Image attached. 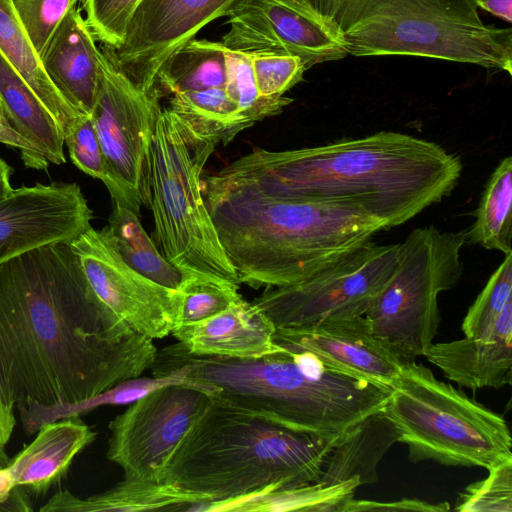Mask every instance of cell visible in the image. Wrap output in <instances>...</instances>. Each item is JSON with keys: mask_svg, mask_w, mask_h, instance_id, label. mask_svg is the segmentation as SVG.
<instances>
[{"mask_svg": "<svg viewBox=\"0 0 512 512\" xmlns=\"http://www.w3.org/2000/svg\"><path fill=\"white\" fill-rule=\"evenodd\" d=\"M157 351L98 302L69 242L0 264V387L15 405L87 400L141 376Z\"/></svg>", "mask_w": 512, "mask_h": 512, "instance_id": "1", "label": "cell"}, {"mask_svg": "<svg viewBox=\"0 0 512 512\" xmlns=\"http://www.w3.org/2000/svg\"><path fill=\"white\" fill-rule=\"evenodd\" d=\"M461 172L459 157L438 144L381 131L316 147L257 148L206 179L283 199L349 202L388 229L448 196Z\"/></svg>", "mask_w": 512, "mask_h": 512, "instance_id": "2", "label": "cell"}, {"mask_svg": "<svg viewBox=\"0 0 512 512\" xmlns=\"http://www.w3.org/2000/svg\"><path fill=\"white\" fill-rule=\"evenodd\" d=\"M258 358L196 355L177 342L157 351L152 375L182 377L230 406L290 429L337 437L383 410L389 386L323 364L277 330Z\"/></svg>", "mask_w": 512, "mask_h": 512, "instance_id": "3", "label": "cell"}, {"mask_svg": "<svg viewBox=\"0 0 512 512\" xmlns=\"http://www.w3.org/2000/svg\"><path fill=\"white\" fill-rule=\"evenodd\" d=\"M203 195L239 283L252 288L301 282L386 225L342 201L271 197L205 178Z\"/></svg>", "mask_w": 512, "mask_h": 512, "instance_id": "4", "label": "cell"}, {"mask_svg": "<svg viewBox=\"0 0 512 512\" xmlns=\"http://www.w3.org/2000/svg\"><path fill=\"white\" fill-rule=\"evenodd\" d=\"M339 436L287 428L212 397L182 439L162 482L230 501L317 483Z\"/></svg>", "mask_w": 512, "mask_h": 512, "instance_id": "5", "label": "cell"}, {"mask_svg": "<svg viewBox=\"0 0 512 512\" xmlns=\"http://www.w3.org/2000/svg\"><path fill=\"white\" fill-rule=\"evenodd\" d=\"M346 54L419 56L512 73V29L485 25L475 0H313Z\"/></svg>", "mask_w": 512, "mask_h": 512, "instance_id": "6", "label": "cell"}, {"mask_svg": "<svg viewBox=\"0 0 512 512\" xmlns=\"http://www.w3.org/2000/svg\"><path fill=\"white\" fill-rule=\"evenodd\" d=\"M219 143L161 108L150 150L151 205L162 255L184 278L239 285L205 204L202 172Z\"/></svg>", "mask_w": 512, "mask_h": 512, "instance_id": "7", "label": "cell"}, {"mask_svg": "<svg viewBox=\"0 0 512 512\" xmlns=\"http://www.w3.org/2000/svg\"><path fill=\"white\" fill-rule=\"evenodd\" d=\"M390 388L384 410L399 430V442L408 446L411 462L489 470L512 458L505 419L438 380L429 368L408 361Z\"/></svg>", "mask_w": 512, "mask_h": 512, "instance_id": "8", "label": "cell"}, {"mask_svg": "<svg viewBox=\"0 0 512 512\" xmlns=\"http://www.w3.org/2000/svg\"><path fill=\"white\" fill-rule=\"evenodd\" d=\"M465 231L435 226L414 229L400 243L393 276L364 316L376 336L387 340L406 360L424 356L440 322L437 297L461 278Z\"/></svg>", "mask_w": 512, "mask_h": 512, "instance_id": "9", "label": "cell"}, {"mask_svg": "<svg viewBox=\"0 0 512 512\" xmlns=\"http://www.w3.org/2000/svg\"><path fill=\"white\" fill-rule=\"evenodd\" d=\"M399 249L367 241L301 282L266 288L252 303L276 328L364 316L393 276Z\"/></svg>", "mask_w": 512, "mask_h": 512, "instance_id": "10", "label": "cell"}, {"mask_svg": "<svg viewBox=\"0 0 512 512\" xmlns=\"http://www.w3.org/2000/svg\"><path fill=\"white\" fill-rule=\"evenodd\" d=\"M156 90L138 88L100 52V84L91 118L110 175L137 215L151 205L150 150L161 107Z\"/></svg>", "mask_w": 512, "mask_h": 512, "instance_id": "11", "label": "cell"}, {"mask_svg": "<svg viewBox=\"0 0 512 512\" xmlns=\"http://www.w3.org/2000/svg\"><path fill=\"white\" fill-rule=\"evenodd\" d=\"M211 403V394L186 383L150 392L109 423L107 459L126 479L162 482L172 454Z\"/></svg>", "mask_w": 512, "mask_h": 512, "instance_id": "12", "label": "cell"}, {"mask_svg": "<svg viewBox=\"0 0 512 512\" xmlns=\"http://www.w3.org/2000/svg\"><path fill=\"white\" fill-rule=\"evenodd\" d=\"M98 302L139 333L162 339L178 324L181 293L132 269L105 226L89 227L69 242Z\"/></svg>", "mask_w": 512, "mask_h": 512, "instance_id": "13", "label": "cell"}, {"mask_svg": "<svg viewBox=\"0 0 512 512\" xmlns=\"http://www.w3.org/2000/svg\"><path fill=\"white\" fill-rule=\"evenodd\" d=\"M237 0H140L122 43L105 51L138 88L155 90L167 60L211 21L226 16Z\"/></svg>", "mask_w": 512, "mask_h": 512, "instance_id": "14", "label": "cell"}, {"mask_svg": "<svg viewBox=\"0 0 512 512\" xmlns=\"http://www.w3.org/2000/svg\"><path fill=\"white\" fill-rule=\"evenodd\" d=\"M222 44L236 51L294 55L308 70L347 54L331 35L313 0H237Z\"/></svg>", "mask_w": 512, "mask_h": 512, "instance_id": "15", "label": "cell"}, {"mask_svg": "<svg viewBox=\"0 0 512 512\" xmlns=\"http://www.w3.org/2000/svg\"><path fill=\"white\" fill-rule=\"evenodd\" d=\"M92 218L77 183L13 189L0 200V264L44 245L71 242L91 227Z\"/></svg>", "mask_w": 512, "mask_h": 512, "instance_id": "16", "label": "cell"}, {"mask_svg": "<svg viewBox=\"0 0 512 512\" xmlns=\"http://www.w3.org/2000/svg\"><path fill=\"white\" fill-rule=\"evenodd\" d=\"M276 330L326 366L389 387L409 361L387 340L374 334L365 316Z\"/></svg>", "mask_w": 512, "mask_h": 512, "instance_id": "17", "label": "cell"}, {"mask_svg": "<svg viewBox=\"0 0 512 512\" xmlns=\"http://www.w3.org/2000/svg\"><path fill=\"white\" fill-rule=\"evenodd\" d=\"M275 331L259 308L241 298L210 318L176 325L171 334L192 354L249 359L277 349Z\"/></svg>", "mask_w": 512, "mask_h": 512, "instance_id": "18", "label": "cell"}, {"mask_svg": "<svg viewBox=\"0 0 512 512\" xmlns=\"http://www.w3.org/2000/svg\"><path fill=\"white\" fill-rule=\"evenodd\" d=\"M451 381L469 389L501 388L512 380V304L485 338L468 337L433 344L424 355Z\"/></svg>", "mask_w": 512, "mask_h": 512, "instance_id": "19", "label": "cell"}, {"mask_svg": "<svg viewBox=\"0 0 512 512\" xmlns=\"http://www.w3.org/2000/svg\"><path fill=\"white\" fill-rule=\"evenodd\" d=\"M100 52L81 9L74 7L61 20L41 57L52 83L81 114L91 115L97 98Z\"/></svg>", "mask_w": 512, "mask_h": 512, "instance_id": "20", "label": "cell"}, {"mask_svg": "<svg viewBox=\"0 0 512 512\" xmlns=\"http://www.w3.org/2000/svg\"><path fill=\"white\" fill-rule=\"evenodd\" d=\"M96 433L79 417H67L41 426L35 438L9 459L15 485L31 497L47 493L62 481L75 457Z\"/></svg>", "mask_w": 512, "mask_h": 512, "instance_id": "21", "label": "cell"}, {"mask_svg": "<svg viewBox=\"0 0 512 512\" xmlns=\"http://www.w3.org/2000/svg\"><path fill=\"white\" fill-rule=\"evenodd\" d=\"M399 439V430L384 409L367 416L338 437L318 483L332 486L354 478L360 485L377 482L379 461Z\"/></svg>", "mask_w": 512, "mask_h": 512, "instance_id": "22", "label": "cell"}, {"mask_svg": "<svg viewBox=\"0 0 512 512\" xmlns=\"http://www.w3.org/2000/svg\"><path fill=\"white\" fill-rule=\"evenodd\" d=\"M205 502L208 500L204 496L171 483L124 478L113 488L87 498H80L69 490H59L39 511H191L194 505Z\"/></svg>", "mask_w": 512, "mask_h": 512, "instance_id": "23", "label": "cell"}, {"mask_svg": "<svg viewBox=\"0 0 512 512\" xmlns=\"http://www.w3.org/2000/svg\"><path fill=\"white\" fill-rule=\"evenodd\" d=\"M0 97L9 123L49 163L66 162L56 119L0 52Z\"/></svg>", "mask_w": 512, "mask_h": 512, "instance_id": "24", "label": "cell"}, {"mask_svg": "<svg viewBox=\"0 0 512 512\" xmlns=\"http://www.w3.org/2000/svg\"><path fill=\"white\" fill-rule=\"evenodd\" d=\"M0 52L59 124L63 135L81 114L48 77L12 0H0Z\"/></svg>", "mask_w": 512, "mask_h": 512, "instance_id": "25", "label": "cell"}, {"mask_svg": "<svg viewBox=\"0 0 512 512\" xmlns=\"http://www.w3.org/2000/svg\"><path fill=\"white\" fill-rule=\"evenodd\" d=\"M225 46L222 42L191 40L160 69L155 84L158 96L182 91L224 88Z\"/></svg>", "mask_w": 512, "mask_h": 512, "instance_id": "26", "label": "cell"}, {"mask_svg": "<svg viewBox=\"0 0 512 512\" xmlns=\"http://www.w3.org/2000/svg\"><path fill=\"white\" fill-rule=\"evenodd\" d=\"M106 227L119 254L132 269L164 287L180 288L184 276L156 248L142 227L139 215L113 202Z\"/></svg>", "mask_w": 512, "mask_h": 512, "instance_id": "27", "label": "cell"}, {"mask_svg": "<svg viewBox=\"0 0 512 512\" xmlns=\"http://www.w3.org/2000/svg\"><path fill=\"white\" fill-rule=\"evenodd\" d=\"M512 157L500 161L491 174L466 239L504 255L512 252Z\"/></svg>", "mask_w": 512, "mask_h": 512, "instance_id": "28", "label": "cell"}, {"mask_svg": "<svg viewBox=\"0 0 512 512\" xmlns=\"http://www.w3.org/2000/svg\"><path fill=\"white\" fill-rule=\"evenodd\" d=\"M360 486L358 478L332 486L313 483L230 501H209L203 511H334Z\"/></svg>", "mask_w": 512, "mask_h": 512, "instance_id": "29", "label": "cell"}, {"mask_svg": "<svg viewBox=\"0 0 512 512\" xmlns=\"http://www.w3.org/2000/svg\"><path fill=\"white\" fill-rule=\"evenodd\" d=\"M168 108L197 133L223 145L250 127L224 88L174 93Z\"/></svg>", "mask_w": 512, "mask_h": 512, "instance_id": "30", "label": "cell"}, {"mask_svg": "<svg viewBox=\"0 0 512 512\" xmlns=\"http://www.w3.org/2000/svg\"><path fill=\"white\" fill-rule=\"evenodd\" d=\"M226 81L224 89L238 105L245 121L251 127L257 121L280 114L293 99L263 97L255 83L250 53L225 47Z\"/></svg>", "mask_w": 512, "mask_h": 512, "instance_id": "31", "label": "cell"}, {"mask_svg": "<svg viewBox=\"0 0 512 512\" xmlns=\"http://www.w3.org/2000/svg\"><path fill=\"white\" fill-rule=\"evenodd\" d=\"M512 301V252L490 276L483 290L469 307L461 328L465 336L485 338L497 318Z\"/></svg>", "mask_w": 512, "mask_h": 512, "instance_id": "32", "label": "cell"}, {"mask_svg": "<svg viewBox=\"0 0 512 512\" xmlns=\"http://www.w3.org/2000/svg\"><path fill=\"white\" fill-rule=\"evenodd\" d=\"M238 288L239 285L221 279L185 278L178 289L181 293L178 324L202 321L223 312L243 298Z\"/></svg>", "mask_w": 512, "mask_h": 512, "instance_id": "33", "label": "cell"}, {"mask_svg": "<svg viewBox=\"0 0 512 512\" xmlns=\"http://www.w3.org/2000/svg\"><path fill=\"white\" fill-rule=\"evenodd\" d=\"M64 142L73 164L85 174L101 180L113 202L125 205L124 197L110 175L91 115L77 117L65 131Z\"/></svg>", "mask_w": 512, "mask_h": 512, "instance_id": "34", "label": "cell"}, {"mask_svg": "<svg viewBox=\"0 0 512 512\" xmlns=\"http://www.w3.org/2000/svg\"><path fill=\"white\" fill-rule=\"evenodd\" d=\"M488 471V477L471 483L459 494L455 510L512 512V458Z\"/></svg>", "mask_w": 512, "mask_h": 512, "instance_id": "35", "label": "cell"}, {"mask_svg": "<svg viewBox=\"0 0 512 512\" xmlns=\"http://www.w3.org/2000/svg\"><path fill=\"white\" fill-rule=\"evenodd\" d=\"M250 53L252 71L263 97L278 98L302 81L307 70L297 56L266 51Z\"/></svg>", "mask_w": 512, "mask_h": 512, "instance_id": "36", "label": "cell"}, {"mask_svg": "<svg viewBox=\"0 0 512 512\" xmlns=\"http://www.w3.org/2000/svg\"><path fill=\"white\" fill-rule=\"evenodd\" d=\"M81 0H12L36 52L42 57L61 20Z\"/></svg>", "mask_w": 512, "mask_h": 512, "instance_id": "37", "label": "cell"}, {"mask_svg": "<svg viewBox=\"0 0 512 512\" xmlns=\"http://www.w3.org/2000/svg\"><path fill=\"white\" fill-rule=\"evenodd\" d=\"M81 11L96 41L115 49L123 41L127 23L140 0H81Z\"/></svg>", "mask_w": 512, "mask_h": 512, "instance_id": "38", "label": "cell"}, {"mask_svg": "<svg viewBox=\"0 0 512 512\" xmlns=\"http://www.w3.org/2000/svg\"><path fill=\"white\" fill-rule=\"evenodd\" d=\"M450 509L447 502L431 504L417 498H402L393 502H378L372 500H355L349 497L338 506L337 512L356 511H425L445 512Z\"/></svg>", "mask_w": 512, "mask_h": 512, "instance_id": "39", "label": "cell"}, {"mask_svg": "<svg viewBox=\"0 0 512 512\" xmlns=\"http://www.w3.org/2000/svg\"><path fill=\"white\" fill-rule=\"evenodd\" d=\"M0 143L20 151L24 165L28 168L45 170L49 162L41 157L35 149L21 137L11 126L0 97Z\"/></svg>", "mask_w": 512, "mask_h": 512, "instance_id": "40", "label": "cell"}, {"mask_svg": "<svg viewBox=\"0 0 512 512\" xmlns=\"http://www.w3.org/2000/svg\"><path fill=\"white\" fill-rule=\"evenodd\" d=\"M15 404L9 401L0 387V450H5L16 425Z\"/></svg>", "mask_w": 512, "mask_h": 512, "instance_id": "41", "label": "cell"}, {"mask_svg": "<svg viewBox=\"0 0 512 512\" xmlns=\"http://www.w3.org/2000/svg\"><path fill=\"white\" fill-rule=\"evenodd\" d=\"M32 497L23 488L15 486L8 498L0 504V511H32Z\"/></svg>", "mask_w": 512, "mask_h": 512, "instance_id": "42", "label": "cell"}, {"mask_svg": "<svg viewBox=\"0 0 512 512\" xmlns=\"http://www.w3.org/2000/svg\"><path fill=\"white\" fill-rule=\"evenodd\" d=\"M477 7L511 23L512 0H475Z\"/></svg>", "mask_w": 512, "mask_h": 512, "instance_id": "43", "label": "cell"}, {"mask_svg": "<svg viewBox=\"0 0 512 512\" xmlns=\"http://www.w3.org/2000/svg\"><path fill=\"white\" fill-rule=\"evenodd\" d=\"M12 168L0 158V200L8 196L13 188L10 183Z\"/></svg>", "mask_w": 512, "mask_h": 512, "instance_id": "44", "label": "cell"}, {"mask_svg": "<svg viewBox=\"0 0 512 512\" xmlns=\"http://www.w3.org/2000/svg\"><path fill=\"white\" fill-rule=\"evenodd\" d=\"M14 479L7 468H0V504L3 503L9 496L11 490L15 487Z\"/></svg>", "mask_w": 512, "mask_h": 512, "instance_id": "45", "label": "cell"}, {"mask_svg": "<svg viewBox=\"0 0 512 512\" xmlns=\"http://www.w3.org/2000/svg\"><path fill=\"white\" fill-rule=\"evenodd\" d=\"M9 459L10 458L5 453V450H0V468L7 466Z\"/></svg>", "mask_w": 512, "mask_h": 512, "instance_id": "46", "label": "cell"}]
</instances>
